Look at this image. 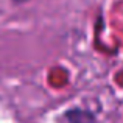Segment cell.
Returning a JSON list of instances; mask_svg holds the SVG:
<instances>
[{
  "mask_svg": "<svg viewBox=\"0 0 123 123\" xmlns=\"http://www.w3.org/2000/svg\"><path fill=\"white\" fill-rule=\"evenodd\" d=\"M16 3H24V2H28V0H14Z\"/></svg>",
  "mask_w": 123,
  "mask_h": 123,
  "instance_id": "7a4b0ae2",
  "label": "cell"
},
{
  "mask_svg": "<svg viewBox=\"0 0 123 123\" xmlns=\"http://www.w3.org/2000/svg\"><path fill=\"white\" fill-rule=\"evenodd\" d=\"M64 118L67 123H98L97 117L92 111L89 109H81V108H73L64 112Z\"/></svg>",
  "mask_w": 123,
  "mask_h": 123,
  "instance_id": "6da1fadb",
  "label": "cell"
}]
</instances>
